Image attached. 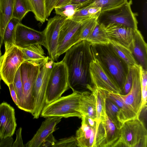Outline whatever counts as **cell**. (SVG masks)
<instances>
[{
  "label": "cell",
  "instance_id": "46",
  "mask_svg": "<svg viewBox=\"0 0 147 147\" xmlns=\"http://www.w3.org/2000/svg\"><path fill=\"white\" fill-rule=\"evenodd\" d=\"M1 46H2V45H1V41H0V57L1 55V54H2L1 51Z\"/></svg>",
  "mask_w": 147,
  "mask_h": 147
},
{
  "label": "cell",
  "instance_id": "13",
  "mask_svg": "<svg viewBox=\"0 0 147 147\" xmlns=\"http://www.w3.org/2000/svg\"><path fill=\"white\" fill-rule=\"evenodd\" d=\"M62 118L56 117L46 118L32 139L26 144L25 147H53L57 140L53 133Z\"/></svg>",
  "mask_w": 147,
  "mask_h": 147
},
{
  "label": "cell",
  "instance_id": "33",
  "mask_svg": "<svg viewBox=\"0 0 147 147\" xmlns=\"http://www.w3.org/2000/svg\"><path fill=\"white\" fill-rule=\"evenodd\" d=\"M81 6V4L70 3L61 7H55L54 9L57 15L71 19L76 11Z\"/></svg>",
  "mask_w": 147,
  "mask_h": 147
},
{
  "label": "cell",
  "instance_id": "41",
  "mask_svg": "<svg viewBox=\"0 0 147 147\" xmlns=\"http://www.w3.org/2000/svg\"><path fill=\"white\" fill-rule=\"evenodd\" d=\"M58 0H45L47 19L50 16Z\"/></svg>",
  "mask_w": 147,
  "mask_h": 147
},
{
  "label": "cell",
  "instance_id": "4",
  "mask_svg": "<svg viewBox=\"0 0 147 147\" xmlns=\"http://www.w3.org/2000/svg\"><path fill=\"white\" fill-rule=\"evenodd\" d=\"M132 4L131 0H127L116 7L101 11L97 18V22L104 26L113 23L137 29L136 14L131 10Z\"/></svg>",
  "mask_w": 147,
  "mask_h": 147
},
{
  "label": "cell",
  "instance_id": "18",
  "mask_svg": "<svg viewBox=\"0 0 147 147\" xmlns=\"http://www.w3.org/2000/svg\"><path fill=\"white\" fill-rule=\"evenodd\" d=\"M104 26L110 40L115 41L129 48L136 30L113 23Z\"/></svg>",
  "mask_w": 147,
  "mask_h": 147
},
{
  "label": "cell",
  "instance_id": "6",
  "mask_svg": "<svg viewBox=\"0 0 147 147\" xmlns=\"http://www.w3.org/2000/svg\"><path fill=\"white\" fill-rule=\"evenodd\" d=\"M69 88L65 63L63 60L54 61L47 89L45 105L59 98Z\"/></svg>",
  "mask_w": 147,
  "mask_h": 147
},
{
  "label": "cell",
  "instance_id": "19",
  "mask_svg": "<svg viewBox=\"0 0 147 147\" xmlns=\"http://www.w3.org/2000/svg\"><path fill=\"white\" fill-rule=\"evenodd\" d=\"M129 49L138 65L147 70V44L138 29L135 30Z\"/></svg>",
  "mask_w": 147,
  "mask_h": 147
},
{
  "label": "cell",
  "instance_id": "32",
  "mask_svg": "<svg viewBox=\"0 0 147 147\" xmlns=\"http://www.w3.org/2000/svg\"><path fill=\"white\" fill-rule=\"evenodd\" d=\"M31 11L27 0H15L12 18H17L21 21L28 12Z\"/></svg>",
  "mask_w": 147,
  "mask_h": 147
},
{
  "label": "cell",
  "instance_id": "10",
  "mask_svg": "<svg viewBox=\"0 0 147 147\" xmlns=\"http://www.w3.org/2000/svg\"><path fill=\"white\" fill-rule=\"evenodd\" d=\"M80 127L76 131L75 136L77 146L101 147L106 137L104 125L100 123L94 127L90 126L85 117L82 116Z\"/></svg>",
  "mask_w": 147,
  "mask_h": 147
},
{
  "label": "cell",
  "instance_id": "47",
  "mask_svg": "<svg viewBox=\"0 0 147 147\" xmlns=\"http://www.w3.org/2000/svg\"><path fill=\"white\" fill-rule=\"evenodd\" d=\"M1 76H0V90L1 89V84H0V82H1Z\"/></svg>",
  "mask_w": 147,
  "mask_h": 147
},
{
  "label": "cell",
  "instance_id": "34",
  "mask_svg": "<svg viewBox=\"0 0 147 147\" xmlns=\"http://www.w3.org/2000/svg\"><path fill=\"white\" fill-rule=\"evenodd\" d=\"M97 18H90L84 22L81 28L80 41L86 40L91 33L97 23Z\"/></svg>",
  "mask_w": 147,
  "mask_h": 147
},
{
  "label": "cell",
  "instance_id": "1",
  "mask_svg": "<svg viewBox=\"0 0 147 147\" xmlns=\"http://www.w3.org/2000/svg\"><path fill=\"white\" fill-rule=\"evenodd\" d=\"M91 44L81 41L67 50L62 60L66 66L69 86L73 92H82L91 85L90 65L93 59Z\"/></svg>",
  "mask_w": 147,
  "mask_h": 147
},
{
  "label": "cell",
  "instance_id": "36",
  "mask_svg": "<svg viewBox=\"0 0 147 147\" xmlns=\"http://www.w3.org/2000/svg\"><path fill=\"white\" fill-rule=\"evenodd\" d=\"M89 7L87 6L81 8L77 10L71 20L77 22L84 21L88 19L96 17L93 16L89 10Z\"/></svg>",
  "mask_w": 147,
  "mask_h": 147
},
{
  "label": "cell",
  "instance_id": "16",
  "mask_svg": "<svg viewBox=\"0 0 147 147\" xmlns=\"http://www.w3.org/2000/svg\"><path fill=\"white\" fill-rule=\"evenodd\" d=\"M40 44L46 48L43 31H39L28 27L20 22L17 26L15 45L23 48L31 45Z\"/></svg>",
  "mask_w": 147,
  "mask_h": 147
},
{
  "label": "cell",
  "instance_id": "27",
  "mask_svg": "<svg viewBox=\"0 0 147 147\" xmlns=\"http://www.w3.org/2000/svg\"><path fill=\"white\" fill-rule=\"evenodd\" d=\"M105 107L106 114L108 117L118 129H120L125 122L118 107L107 98Z\"/></svg>",
  "mask_w": 147,
  "mask_h": 147
},
{
  "label": "cell",
  "instance_id": "23",
  "mask_svg": "<svg viewBox=\"0 0 147 147\" xmlns=\"http://www.w3.org/2000/svg\"><path fill=\"white\" fill-rule=\"evenodd\" d=\"M20 49L23 54L25 61H29L40 64L44 61L46 58L40 45H31Z\"/></svg>",
  "mask_w": 147,
  "mask_h": 147
},
{
  "label": "cell",
  "instance_id": "38",
  "mask_svg": "<svg viewBox=\"0 0 147 147\" xmlns=\"http://www.w3.org/2000/svg\"><path fill=\"white\" fill-rule=\"evenodd\" d=\"M132 70L131 66H128L127 76L124 87L122 90V94H127L131 90L132 84Z\"/></svg>",
  "mask_w": 147,
  "mask_h": 147
},
{
  "label": "cell",
  "instance_id": "43",
  "mask_svg": "<svg viewBox=\"0 0 147 147\" xmlns=\"http://www.w3.org/2000/svg\"><path fill=\"white\" fill-rule=\"evenodd\" d=\"M13 140L12 137H8L1 138L0 142V147H12Z\"/></svg>",
  "mask_w": 147,
  "mask_h": 147
},
{
  "label": "cell",
  "instance_id": "49",
  "mask_svg": "<svg viewBox=\"0 0 147 147\" xmlns=\"http://www.w3.org/2000/svg\"></svg>",
  "mask_w": 147,
  "mask_h": 147
},
{
  "label": "cell",
  "instance_id": "21",
  "mask_svg": "<svg viewBox=\"0 0 147 147\" xmlns=\"http://www.w3.org/2000/svg\"><path fill=\"white\" fill-rule=\"evenodd\" d=\"M15 0H0V40L2 45L6 27L12 18Z\"/></svg>",
  "mask_w": 147,
  "mask_h": 147
},
{
  "label": "cell",
  "instance_id": "7",
  "mask_svg": "<svg viewBox=\"0 0 147 147\" xmlns=\"http://www.w3.org/2000/svg\"><path fill=\"white\" fill-rule=\"evenodd\" d=\"M54 61L47 56L40 64V69L34 84L33 94L34 100V109L31 114L34 119L38 118L45 105L47 89Z\"/></svg>",
  "mask_w": 147,
  "mask_h": 147
},
{
  "label": "cell",
  "instance_id": "26",
  "mask_svg": "<svg viewBox=\"0 0 147 147\" xmlns=\"http://www.w3.org/2000/svg\"><path fill=\"white\" fill-rule=\"evenodd\" d=\"M85 40L91 45H107L109 44L110 42L104 26L98 22L91 33Z\"/></svg>",
  "mask_w": 147,
  "mask_h": 147
},
{
  "label": "cell",
  "instance_id": "8",
  "mask_svg": "<svg viewBox=\"0 0 147 147\" xmlns=\"http://www.w3.org/2000/svg\"><path fill=\"white\" fill-rule=\"evenodd\" d=\"M40 67V64L29 61H24L20 67L24 98L23 111L32 114L34 107L33 89Z\"/></svg>",
  "mask_w": 147,
  "mask_h": 147
},
{
  "label": "cell",
  "instance_id": "28",
  "mask_svg": "<svg viewBox=\"0 0 147 147\" xmlns=\"http://www.w3.org/2000/svg\"><path fill=\"white\" fill-rule=\"evenodd\" d=\"M107 98L111 100L118 107L124 122L139 117L122 101L118 94L107 92Z\"/></svg>",
  "mask_w": 147,
  "mask_h": 147
},
{
  "label": "cell",
  "instance_id": "39",
  "mask_svg": "<svg viewBox=\"0 0 147 147\" xmlns=\"http://www.w3.org/2000/svg\"><path fill=\"white\" fill-rule=\"evenodd\" d=\"M140 74L141 91L147 90V71L140 66Z\"/></svg>",
  "mask_w": 147,
  "mask_h": 147
},
{
  "label": "cell",
  "instance_id": "37",
  "mask_svg": "<svg viewBox=\"0 0 147 147\" xmlns=\"http://www.w3.org/2000/svg\"><path fill=\"white\" fill-rule=\"evenodd\" d=\"M76 147L77 144L75 136L56 140L53 147Z\"/></svg>",
  "mask_w": 147,
  "mask_h": 147
},
{
  "label": "cell",
  "instance_id": "35",
  "mask_svg": "<svg viewBox=\"0 0 147 147\" xmlns=\"http://www.w3.org/2000/svg\"><path fill=\"white\" fill-rule=\"evenodd\" d=\"M13 83L20 101V105L18 108L23 110L24 105L23 86L20 67L16 72Z\"/></svg>",
  "mask_w": 147,
  "mask_h": 147
},
{
  "label": "cell",
  "instance_id": "15",
  "mask_svg": "<svg viewBox=\"0 0 147 147\" xmlns=\"http://www.w3.org/2000/svg\"><path fill=\"white\" fill-rule=\"evenodd\" d=\"M66 18L57 15L49 19L46 28L43 31L49 57L54 61H57V52L60 27Z\"/></svg>",
  "mask_w": 147,
  "mask_h": 147
},
{
  "label": "cell",
  "instance_id": "9",
  "mask_svg": "<svg viewBox=\"0 0 147 147\" xmlns=\"http://www.w3.org/2000/svg\"><path fill=\"white\" fill-rule=\"evenodd\" d=\"M25 61L21 50L15 45L0 57V76L8 86L13 83L17 71Z\"/></svg>",
  "mask_w": 147,
  "mask_h": 147
},
{
  "label": "cell",
  "instance_id": "20",
  "mask_svg": "<svg viewBox=\"0 0 147 147\" xmlns=\"http://www.w3.org/2000/svg\"><path fill=\"white\" fill-rule=\"evenodd\" d=\"M78 111L82 116L90 117L96 122V98L92 92H81Z\"/></svg>",
  "mask_w": 147,
  "mask_h": 147
},
{
  "label": "cell",
  "instance_id": "5",
  "mask_svg": "<svg viewBox=\"0 0 147 147\" xmlns=\"http://www.w3.org/2000/svg\"><path fill=\"white\" fill-rule=\"evenodd\" d=\"M139 117L123 123L120 129V138L117 147H147V129Z\"/></svg>",
  "mask_w": 147,
  "mask_h": 147
},
{
  "label": "cell",
  "instance_id": "29",
  "mask_svg": "<svg viewBox=\"0 0 147 147\" xmlns=\"http://www.w3.org/2000/svg\"><path fill=\"white\" fill-rule=\"evenodd\" d=\"M20 22L17 18H12L8 22L4 32L3 37L5 51L15 45L16 28L18 24Z\"/></svg>",
  "mask_w": 147,
  "mask_h": 147
},
{
  "label": "cell",
  "instance_id": "3",
  "mask_svg": "<svg viewBox=\"0 0 147 147\" xmlns=\"http://www.w3.org/2000/svg\"><path fill=\"white\" fill-rule=\"evenodd\" d=\"M81 93L73 92L70 94L61 96L45 105L42 111L41 116L45 118L77 117L81 118L82 115L78 111Z\"/></svg>",
  "mask_w": 147,
  "mask_h": 147
},
{
  "label": "cell",
  "instance_id": "45",
  "mask_svg": "<svg viewBox=\"0 0 147 147\" xmlns=\"http://www.w3.org/2000/svg\"><path fill=\"white\" fill-rule=\"evenodd\" d=\"M89 0H73L71 3L76 4H82Z\"/></svg>",
  "mask_w": 147,
  "mask_h": 147
},
{
  "label": "cell",
  "instance_id": "44",
  "mask_svg": "<svg viewBox=\"0 0 147 147\" xmlns=\"http://www.w3.org/2000/svg\"><path fill=\"white\" fill-rule=\"evenodd\" d=\"M73 0H58L55 7L63 6L71 3Z\"/></svg>",
  "mask_w": 147,
  "mask_h": 147
},
{
  "label": "cell",
  "instance_id": "24",
  "mask_svg": "<svg viewBox=\"0 0 147 147\" xmlns=\"http://www.w3.org/2000/svg\"><path fill=\"white\" fill-rule=\"evenodd\" d=\"M105 124L106 137L103 147H117L120 138V129L117 128L107 116Z\"/></svg>",
  "mask_w": 147,
  "mask_h": 147
},
{
  "label": "cell",
  "instance_id": "30",
  "mask_svg": "<svg viewBox=\"0 0 147 147\" xmlns=\"http://www.w3.org/2000/svg\"><path fill=\"white\" fill-rule=\"evenodd\" d=\"M36 19L42 24L47 20L45 0H27Z\"/></svg>",
  "mask_w": 147,
  "mask_h": 147
},
{
  "label": "cell",
  "instance_id": "11",
  "mask_svg": "<svg viewBox=\"0 0 147 147\" xmlns=\"http://www.w3.org/2000/svg\"><path fill=\"white\" fill-rule=\"evenodd\" d=\"M91 86L107 92L122 94L121 90L116 81L102 66L93 57L90 65Z\"/></svg>",
  "mask_w": 147,
  "mask_h": 147
},
{
  "label": "cell",
  "instance_id": "12",
  "mask_svg": "<svg viewBox=\"0 0 147 147\" xmlns=\"http://www.w3.org/2000/svg\"><path fill=\"white\" fill-rule=\"evenodd\" d=\"M85 20L77 22L66 18L59 32L57 52L58 58L72 46L80 41L81 28Z\"/></svg>",
  "mask_w": 147,
  "mask_h": 147
},
{
  "label": "cell",
  "instance_id": "14",
  "mask_svg": "<svg viewBox=\"0 0 147 147\" xmlns=\"http://www.w3.org/2000/svg\"><path fill=\"white\" fill-rule=\"evenodd\" d=\"M140 66H132V84L130 92L127 94H119L122 101L139 116L143 110L140 74Z\"/></svg>",
  "mask_w": 147,
  "mask_h": 147
},
{
  "label": "cell",
  "instance_id": "40",
  "mask_svg": "<svg viewBox=\"0 0 147 147\" xmlns=\"http://www.w3.org/2000/svg\"><path fill=\"white\" fill-rule=\"evenodd\" d=\"M22 129L20 127L16 131V138L13 142L12 147H25L23 143L22 136Z\"/></svg>",
  "mask_w": 147,
  "mask_h": 147
},
{
  "label": "cell",
  "instance_id": "48",
  "mask_svg": "<svg viewBox=\"0 0 147 147\" xmlns=\"http://www.w3.org/2000/svg\"><path fill=\"white\" fill-rule=\"evenodd\" d=\"M1 136H0V141H1Z\"/></svg>",
  "mask_w": 147,
  "mask_h": 147
},
{
  "label": "cell",
  "instance_id": "42",
  "mask_svg": "<svg viewBox=\"0 0 147 147\" xmlns=\"http://www.w3.org/2000/svg\"><path fill=\"white\" fill-rule=\"evenodd\" d=\"M8 87L13 101L18 108L20 105V101L16 92L13 83L9 84Z\"/></svg>",
  "mask_w": 147,
  "mask_h": 147
},
{
  "label": "cell",
  "instance_id": "22",
  "mask_svg": "<svg viewBox=\"0 0 147 147\" xmlns=\"http://www.w3.org/2000/svg\"><path fill=\"white\" fill-rule=\"evenodd\" d=\"M94 95L96 101V123L99 125L105 121L107 116L106 111L105 103L107 98L106 91L90 86L88 89Z\"/></svg>",
  "mask_w": 147,
  "mask_h": 147
},
{
  "label": "cell",
  "instance_id": "17",
  "mask_svg": "<svg viewBox=\"0 0 147 147\" xmlns=\"http://www.w3.org/2000/svg\"><path fill=\"white\" fill-rule=\"evenodd\" d=\"M14 108L6 102L0 104V136L1 138L12 137L17 123Z\"/></svg>",
  "mask_w": 147,
  "mask_h": 147
},
{
  "label": "cell",
  "instance_id": "31",
  "mask_svg": "<svg viewBox=\"0 0 147 147\" xmlns=\"http://www.w3.org/2000/svg\"><path fill=\"white\" fill-rule=\"evenodd\" d=\"M126 0H89L82 4V8L87 6H94L100 7L101 11L116 7L122 4Z\"/></svg>",
  "mask_w": 147,
  "mask_h": 147
},
{
  "label": "cell",
  "instance_id": "2",
  "mask_svg": "<svg viewBox=\"0 0 147 147\" xmlns=\"http://www.w3.org/2000/svg\"><path fill=\"white\" fill-rule=\"evenodd\" d=\"M93 57L97 59L123 89L128 73V66L118 56L110 43L91 45Z\"/></svg>",
  "mask_w": 147,
  "mask_h": 147
},
{
  "label": "cell",
  "instance_id": "25",
  "mask_svg": "<svg viewBox=\"0 0 147 147\" xmlns=\"http://www.w3.org/2000/svg\"><path fill=\"white\" fill-rule=\"evenodd\" d=\"M110 44L117 54L128 66L138 65L129 48L113 40H110Z\"/></svg>",
  "mask_w": 147,
  "mask_h": 147
}]
</instances>
